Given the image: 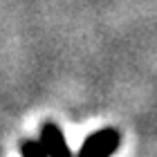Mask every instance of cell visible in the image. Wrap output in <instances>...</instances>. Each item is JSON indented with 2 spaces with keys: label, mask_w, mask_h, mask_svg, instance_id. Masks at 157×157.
Returning <instances> with one entry per match:
<instances>
[{
  "label": "cell",
  "mask_w": 157,
  "mask_h": 157,
  "mask_svg": "<svg viewBox=\"0 0 157 157\" xmlns=\"http://www.w3.org/2000/svg\"><path fill=\"white\" fill-rule=\"evenodd\" d=\"M119 141L121 135L117 128H101L83 141L78 157H110L112 153H117Z\"/></svg>",
  "instance_id": "6da1fadb"
},
{
  "label": "cell",
  "mask_w": 157,
  "mask_h": 157,
  "mask_svg": "<svg viewBox=\"0 0 157 157\" xmlns=\"http://www.w3.org/2000/svg\"><path fill=\"white\" fill-rule=\"evenodd\" d=\"M38 144L43 146V151L47 153V157H72L70 146L65 141V135L56 124L47 121L40 126V135H38Z\"/></svg>",
  "instance_id": "7a4b0ae2"
},
{
  "label": "cell",
  "mask_w": 157,
  "mask_h": 157,
  "mask_svg": "<svg viewBox=\"0 0 157 157\" xmlns=\"http://www.w3.org/2000/svg\"><path fill=\"white\" fill-rule=\"evenodd\" d=\"M20 155L23 157H47V153L43 151V146L34 139H27L20 144Z\"/></svg>",
  "instance_id": "3957f363"
}]
</instances>
